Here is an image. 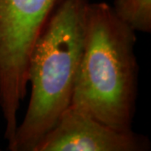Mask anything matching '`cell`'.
<instances>
[{
  "mask_svg": "<svg viewBox=\"0 0 151 151\" xmlns=\"http://www.w3.org/2000/svg\"><path fill=\"white\" fill-rule=\"evenodd\" d=\"M136 32L104 2L85 8L84 43L70 104L113 129L132 130L138 94Z\"/></svg>",
  "mask_w": 151,
  "mask_h": 151,
  "instance_id": "1",
  "label": "cell"
},
{
  "mask_svg": "<svg viewBox=\"0 0 151 151\" xmlns=\"http://www.w3.org/2000/svg\"><path fill=\"white\" fill-rule=\"evenodd\" d=\"M87 2L61 1L38 36L29 59V105L9 150H34L70 106L83 50Z\"/></svg>",
  "mask_w": 151,
  "mask_h": 151,
  "instance_id": "2",
  "label": "cell"
},
{
  "mask_svg": "<svg viewBox=\"0 0 151 151\" xmlns=\"http://www.w3.org/2000/svg\"><path fill=\"white\" fill-rule=\"evenodd\" d=\"M63 0H0V109L4 138L14 137L18 113L27 94L33 46Z\"/></svg>",
  "mask_w": 151,
  "mask_h": 151,
  "instance_id": "3",
  "label": "cell"
},
{
  "mask_svg": "<svg viewBox=\"0 0 151 151\" xmlns=\"http://www.w3.org/2000/svg\"><path fill=\"white\" fill-rule=\"evenodd\" d=\"M148 137L118 130L70 105L33 151H147Z\"/></svg>",
  "mask_w": 151,
  "mask_h": 151,
  "instance_id": "4",
  "label": "cell"
},
{
  "mask_svg": "<svg viewBox=\"0 0 151 151\" xmlns=\"http://www.w3.org/2000/svg\"><path fill=\"white\" fill-rule=\"evenodd\" d=\"M112 7L135 32H151V0H114Z\"/></svg>",
  "mask_w": 151,
  "mask_h": 151,
  "instance_id": "5",
  "label": "cell"
}]
</instances>
